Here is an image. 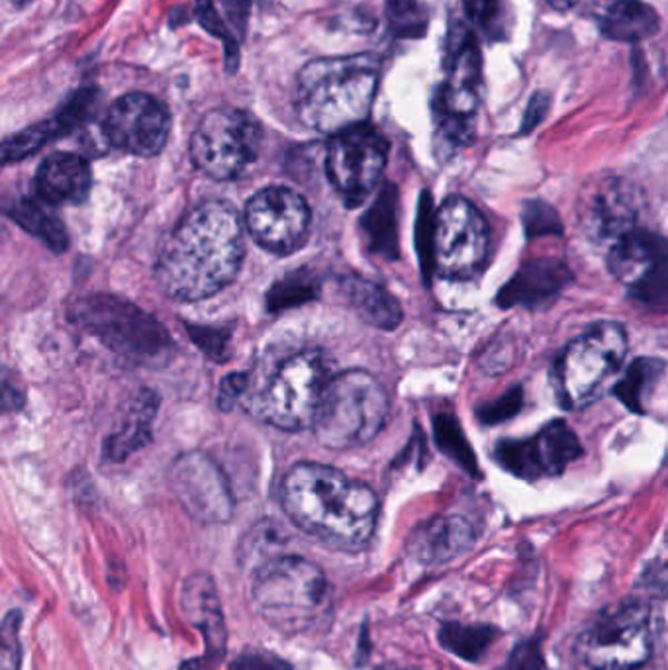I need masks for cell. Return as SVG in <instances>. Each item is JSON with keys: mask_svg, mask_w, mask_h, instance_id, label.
I'll list each match as a JSON object with an SVG mask.
<instances>
[{"mask_svg": "<svg viewBox=\"0 0 668 670\" xmlns=\"http://www.w3.org/2000/svg\"><path fill=\"white\" fill-rule=\"evenodd\" d=\"M246 257L243 222L223 200H207L177 223L159 251L156 279L167 297L199 302L236 281Z\"/></svg>", "mask_w": 668, "mask_h": 670, "instance_id": "obj_1", "label": "cell"}, {"mask_svg": "<svg viewBox=\"0 0 668 670\" xmlns=\"http://www.w3.org/2000/svg\"><path fill=\"white\" fill-rule=\"evenodd\" d=\"M490 232L479 208L462 197L447 199L431 228L433 267L446 279H469L488 257Z\"/></svg>", "mask_w": 668, "mask_h": 670, "instance_id": "obj_11", "label": "cell"}, {"mask_svg": "<svg viewBox=\"0 0 668 670\" xmlns=\"http://www.w3.org/2000/svg\"><path fill=\"white\" fill-rule=\"evenodd\" d=\"M665 377V363L660 359H639L627 369L616 387L619 400L637 414H645V402Z\"/></svg>", "mask_w": 668, "mask_h": 670, "instance_id": "obj_29", "label": "cell"}, {"mask_svg": "<svg viewBox=\"0 0 668 670\" xmlns=\"http://www.w3.org/2000/svg\"><path fill=\"white\" fill-rule=\"evenodd\" d=\"M20 612H10L0 626V670L20 667Z\"/></svg>", "mask_w": 668, "mask_h": 670, "instance_id": "obj_36", "label": "cell"}, {"mask_svg": "<svg viewBox=\"0 0 668 670\" xmlns=\"http://www.w3.org/2000/svg\"><path fill=\"white\" fill-rule=\"evenodd\" d=\"M261 143L263 130L256 117L240 108H215L190 138V159L210 179L231 181L253 167Z\"/></svg>", "mask_w": 668, "mask_h": 670, "instance_id": "obj_10", "label": "cell"}, {"mask_svg": "<svg viewBox=\"0 0 668 670\" xmlns=\"http://www.w3.org/2000/svg\"><path fill=\"white\" fill-rule=\"evenodd\" d=\"M197 18H199L200 26L212 33L216 38H220L226 43V56L228 61L231 63H238V42L236 38L231 36L228 26L223 22L222 17L218 14L215 2L212 0H197Z\"/></svg>", "mask_w": 668, "mask_h": 670, "instance_id": "obj_35", "label": "cell"}, {"mask_svg": "<svg viewBox=\"0 0 668 670\" xmlns=\"http://www.w3.org/2000/svg\"><path fill=\"white\" fill-rule=\"evenodd\" d=\"M388 22L398 36H412L426 30V14L418 0H387Z\"/></svg>", "mask_w": 668, "mask_h": 670, "instance_id": "obj_34", "label": "cell"}, {"mask_svg": "<svg viewBox=\"0 0 668 670\" xmlns=\"http://www.w3.org/2000/svg\"><path fill=\"white\" fill-rule=\"evenodd\" d=\"M333 377L330 357L318 349L285 359L256 392H243L248 408L265 423L285 431L312 428L323 390Z\"/></svg>", "mask_w": 668, "mask_h": 670, "instance_id": "obj_6", "label": "cell"}, {"mask_svg": "<svg viewBox=\"0 0 668 670\" xmlns=\"http://www.w3.org/2000/svg\"><path fill=\"white\" fill-rule=\"evenodd\" d=\"M287 546V536L279 523L259 521L256 528L249 530L240 546V564L243 571H251L259 564L269 561L277 554H282Z\"/></svg>", "mask_w": 668, "mask_h": 670, "instance_id": "obj_30", "label": "cell"}, {"mask_svg": "<svg viewBox=\"0 0 668 670\" xmlns=\"http://www.w3.org/2000/svg\"><path fill=\"white\" fill-rule=\"evenodd\" d=\"M230 670H289V667L267 653H246L231 662Z\"/></svg>", "mask_w": 668, "mask_h": 670, "instance_id": "obj_38", "label": "cell"}, {"mask_svg": "<svg viewBox=\"0 0 668 670\" xmlns=\"http://www.w3.org/2000/svg\"><path fill=\"white\" fill-rule=\"evenodd\" d=\"M470 20L488 40H504L510 24L506 0H462Z\"/></svg>", "mask_w": 668, "mask_h": 670, "instance_id": "obj_32", "label": "cell"}, {"mask_svg": "<svg viewBox=\"0 0 668 670\" xmlns=\"http://www.w3.org/2000/svg\"><path fill=\"white\" fill-rule=\"evenodd\" d=\"M73 128H77V122L63 108V112L53 120L32 126L24 132L0 141V167L17 163L20 159L32 156L38 149H42L48 141L56 140L61 133L71 132Z\"/></svg>", "mask_w": 668, "mask_h": 670, "instance_id": "obj_28", "label": "cell"}, {"mask_svg": "<svg viewBox=\"0 0 668 670\" xmlns=\"http://www.w3.org/2000/svg\"><path fill=\"white\" fill-rule=\"evenodd\" d=\"M569 281V271L559 261H529L521 267L512 281L504 287L498 300L502 307H541L545 302H551L561 292L565 282Z\"/></svg>", "mask_w": 668, "mask_h": 670, "instance_id": "obj_24", "label": "cell"}, {"mask_svg": "<svg viewBox=\"0 0 668 670\" xmlns=\"http://www.w3.org/2000/svg\"><path fill=\"white\" fill-rule=\"evenodd\" d=\"M246 390H248V377L246 374L226 377L222 387H220V406L223 410H230L231 406L243 397Z\"/></svg>", "mask_w": 668, "mask_h": 670, "instance_id": "obj_39", "label": "cell"}, {"mask_svg": "<svg viewBox=\"0 0 668 670\" xmlns=\"http://www.w3.org/2000/svg\"><path fill=\"white\" fill-rule=\"evenodd\" d=\"M477 531L461 516H439L418 526L408 538L406 551L426 567H438L459 559L475 546Z\"/></svg>", "mask_w": 668, "mask_h": 670, "instance_id": "obj_21", "label": "cell"}, {"mask_svg": "<svg viewBox=\"0 0 668 670\" xmlns=\"http://www.w3.org/2000/svg\"><path fill=\"white\" fill-rule=\"evenodd\" d=\"M281 504L298 530L349 553L369 543L379 520L377 494L326 464H295L282 480Z\"/></svg>", "mask_w": 668, "mask_h": 670, "instance_id": "obj_2", "label": "cell"}, {"mask_svg": "<svg viewBox=\"0 0 668 670\" xmlns=\"http://www.w3.org/2000/svg\"><path fill=\"white\" fill-rule=\"evenodd\" d=\"M24 406V394L9 382H0V416L18 412Z\"/></svg>", "mask_w": 668, "mask_h": 670, "instance_id": "obj_41", "label": "cell"}, {"mask_svg": "<svg viewBox=\"0 0 668 670\" xmlns=\"http://www.w3.org/2000/svg\"><path fill=\"white\" fill-rule=\"evenodd\" d=\"M608 267L621 284L644 304L665 308L668 298L667 241L634 230L610 246Z\"/></svg>", "mask_w": 668, "mask_h": 670, "instance_id": "obj_15", "label": "cell"}, {"mask_svg": "<svg viewBox=\"0 0 668 670\" xmlns=\"http://www.w3.org/2000/svg\"><path fill=\"white\" fill-rule=\"evenodd\" d=\"M10 218L26 230V232L42 241L56 253H63L69 248V236L66 226L61 222L50 204L40 199L18 200L14 207H10Z\"/></svg>", "mask_w": 668, "mask_h": 670, "instance_id": "obj_27", "label": "cell"}, {"mask_svg": "<svg viewBox=\"0 0 668 670\" xmlns=\"http://www.w3.org/2000/svg\"><path fill=\"white\" fill-rule=\"evenodd\" d=\"M392 202H395V194H388L387 191L382 192L379 202L367 216L369 226H365L372 248L382 251V253H388V243L397 246V236H395L397 233V222H395Z\"/></svg>", "mask_w": 668, "mask_h": 670, "instance_id": "obj_33", "label": "cell"}, {"mask_svg": "<svg viewBox=\"0 0 668 670\" xmlns=\"http://www.w3.org/2000/svg\"><path fill=\"white\" fill-rule=\"evenodd\" d=\"M159 398L149 389H141L130 400L126 414L104 443V457L112 463H124L133 453L148 446L153 436Z\"/></svg>", "mask_w": 668, "mask_h": 670, "instance_id": "obj_23", "label": "cell"}, {"mask_svg": "<svg viewBox=\"0 0 668 670\" xmlns=\"http://www.w3.org/2000/svg\"><path fill=\"white\" fill-rule=\"evenodd\" d=\"M387 159V138L375 126L363 122L333 133L326 156V171L331 184L357 204L377 187Z\"/></svg>", "mask_w": 668, "mask_h": 670, "instance_id": "obj_13", "label": "cell"}, {"mask_svg": "<svg viewBox=\"0 0 668 670\" xmlns=\"http://www.w3.org/2000/svg\"><path fill=\"white\" fill-rule=\"evenodd\" d=\"M181 608L190 626L199 629L205 639V654L182 664L181 670H215L226 653V626L215 580L205 572L189 577L182 587Z\"/></svg>", "mask_w": 668, "mask_h": 670, "instance_id": "obj_20", "label": "cell"}, {"mask_svg": "<svg viewBox=\"0 0 668 670\" xmlns=\"http://www.w3.org/2000/svg\"><path fill=\"white\" fill-rule=\"evenodd\" d=\"M578 222L592 241L614 246L636 230L637 192L626 179L602 177L588 182L578 197Z\"/></svg>", "mask_w": 668, "mask_h": 670, "instance_id": "obj_19", "label": "cell"}, {"mask_svg": "<svg viewBox=\"0 0 668 670\" xmlns=\"http://www.w3.org/2000/svg\"><path fill=\"white\" fill-rule=\"evenodd\" d=\"M71 322L122 357L126 363H159L173 351L163 323L114 294H91L74 302Z\"/></svg>", "mask_w": 668, "mask_h": 670, "instance_id": "obj_7", "label": "cell"}, {"mask_svg": "<svg viewBox=\"0 0 668 670\" xmlns=\"http://www.w3.org/2000/svg\"><path fill=\"white\" fill-rule=\"evenodd\" d=\"M341 290L357 314L380 330H395L402 322V310L388 290L361 277H346Z\"/></svg>", "mask_w": 668, "mask_h": 670, "instance_id": "obj_26", "label": "cell"}, {"mask_svg": "<svg viewBox=\"0 0 668 670\" xmlns=\"http://www.w3.org/2000/svg\"><path fill=\"white\" fill-rule=\"evenodd\" d=\"M547 4L557 12H567L577 4V0H547Z\"/></svg>", "mask_w": 668, "mask_h": 670, "instance_id": "obj_43", "label": "cell"}, {"mask_svg": "<svg viewBox=\"0 0 668 670\" xmlns=\"http://www.w3.org/2000/svg\"><path fill=\"white\" fill-rule=\"evenodd\" d=\"M380 79L372 53L310 61L300 69L295 108L300 122L320 133L343 132L371 114Z\"/></svg>", "mask_w": 668, "mask_h": 670, "instance_id": "obj_3", "label": "cell"}, {"mask_svg": "<svg viewBox=\"0 0 668 670\" xmlns=\"http://www.w3.org/2000/svg\"><path fill=\"white\" fill-rule=\"evenodd\" d=\"M92 189V171L87 159L77 153H53L36 173L38 199L50 207L81 204Z\"/></svg>", "mask_w": 668, "mask_h": 670, "instance_id": "obj_22", "label": "cell"}, {"mask_svg": "<svg viewBox=\"0 0 668 670\" xmlns=\"http://www.w3.org/2000/svg\"><path fill=\"white\" fill-rule=\"evenodd\" d=\"M492 638H495L492 628H462L457 623H449L439 633L441 646L446 647L447 651L459 654L461 659L480 657L492 643Z\"/></svg>", "mask_w": 668, "mask_h": 670, "instance_id": "obj_31", "label": "cell"}, {"mask_svg": "<svg viewBox=\"0 0 668 670\" xmlns=\"http://www.w3.org/2000/svg\"><path fill=\"white\" fill-rule=\"evenodd\" d=\"M243 222L261 248L277 256H289L308 240L310 208L292 189L267 187L249 199Z\"/></svg>", "mask_w": 668, "mask_h": 670, "instance_id": "obj_14", "label": "cell"}, {"mask_svg": "<svg viewBox=\"0 0 668 670\" xmlns=\"http://www.w3.org/2000/svg\"><path fill=\"white\" fill-rule=\"evenodd\" d=\"M482 87V56L472 33L462 36L461 43L451 53L447 81L439 94L438 140L453 153L469 143L475 132V114Z\"/></svg>", "mask_w": 668, "mask_h": 670, "instance_id": "obj_12", "label": "cell"}, {"mask_svg": "<svg viewBox=\"0 0 668 670\" xmlns=\"http://www.w3.org/2000/svg\"><path fill=\"white\" fill-rule=\"evenodd\" d=\"M251 600L272 628L305 633L331 612V588L322 569L298 554L282 553L249 571Z\"/></svg>", "mask_w": 668, "mask_h": 670, "instance_id": "obj_4", "label": "cell"}, {"mask_svg": "<svg viewBox=\"0 0 668 670\" xmlns=\"http://www.w3.org/2000/svg\"><path fill=\"white\" fill-rule=\"evenodd\" d=\"M547 108H549V97L544 92H537L536 97L529 102L526 120H524V130H531L534 126L539 124L547 114Z\"/></svg>", "mask_w": 668, "mask_h": 670, "instance_id": "obj_42", "label": "cell"}, {"mask_svg": "<svg viewBox=\"0 0 668 670\" xmlns=\"http://www.w3.org/2000/svg\"><path fill=\"white\" fill-rule=\"evenodd\" d=\"M582 453L577 433L569 423L554 422L534 438L502 441L496 447V459L506 471L526 480L561 474Z\"/></svg>", "mask_w": 668, "mask_h": 670, "instance_id": "obj_18", "label": "cell"}, {"mask_svg": "<svg viewBox=\"0 0 668 670\" xmlns=\"http://www.w3.org/2000/svg\"><path fill=\"white\" fill-rule=\"evenodd\" d=\"M600 28L614 42H644L659 32L660 18L644 0H614L604 10Z\"/></svg>", "mask_w": 668, "mask_h": 670, "instance_id": "obj_25", "label": "cell"}, {"mask_svg": "<svg viewBox=\"0 0 668 670\" xmlns=\"http://www.w3.org/2000/svg\"><path fill=\"white\" fill-rule=\"evenodd\" d=\"M626 353V330L616 322L596 323L570 341L555 367L561 404L569 410L590 404L621 369Z\"/></svg>", "mask_w": 668, "mask_h": 670, "instance_id": "obj_9", "label": "cell"}, {"mask_svg": "<svg viewBox=\"0 0 668 670\" xmlns=\"http://www.w3.org/2000/svg\"><path fill=\"white\" fill-rule=\"evenodd\" d=\"M655 620L649 606L624 602L600 613L577 641L580 661L592 670H637L651 659Z\"/></svg>", "mask_w": 668, "mask_h": 670, "instance_id": "obj_8", "label": "cell"}, {"mask_svg": "<svg viewBox=\"0 0 668 670\" xmlns=\"http://www.w3.org/2000/svg\"><path fill=\"white\" fill-rule=\"evenodd\" d=\"M544 669V654L537 641H524L514 649L508 662L502 670H541Z\"/></svg>", "mask_w": 668, "mask_h": 670, "instance_id": "obj_37", "label": "cell"}, {"mask_svg": "<svg viewBox=\"0 0 668 670\" xmlns=\"http://www.w3.org/2000/svg\"><path fill=\"white\" fill-rule=\"evenodd\" d=\"M169 487L177 502L200 523H226L233 516L230 484L212 457L189 451L175 459Z\"/></svg>", "mask_w": 668, "mask_h": 670, "instance_id": "obj_16", "label": "cell"}, {"mask_svg": "<svg viewBox=\"0 0 668 670\" xmlns=\"http://www.w3.org/2000/svg\"><path fill=\"white\" fill-rule=\"evenodd\" d=\"M102 130L112 148L138 158H153L166 148L171 117L156 97L132 92L110 107Z\"/></svg>", "mask_w": 668, "mask_h": 670, "instance_id": "obj_17", "label": "cell"}, {"mask_svg": "<svg viewBox=\"0 0 668 670\" xmlns=\"http://www.w3.org/2000/svg\"><path fill=\"white\" fill-rule=\"evenodd\" d=\"M388 418L387 390L367 371L333 374L313 416L316 439L328 449H353L379 436Z\"/></svg>", "mask_w": 668, "mask_h": 670, "instance_id": "obj_5", "label": "cell"}, {"mask_svg": "<svg viewBox=\"0 0 668 670\" xmlns=\"http://www.w3.org/2000/svg\"><path fill=\"white\" fill-rule=\"evenodd\" d=\"M249 2L251 0H220L226 17L233 24V28L240 30V32H243L246 24H248Z\"/></svg>", "mask_w": 668, "mask_h": 670, "instance_id": "obj_40", "label": "cell"}]
</instances>
